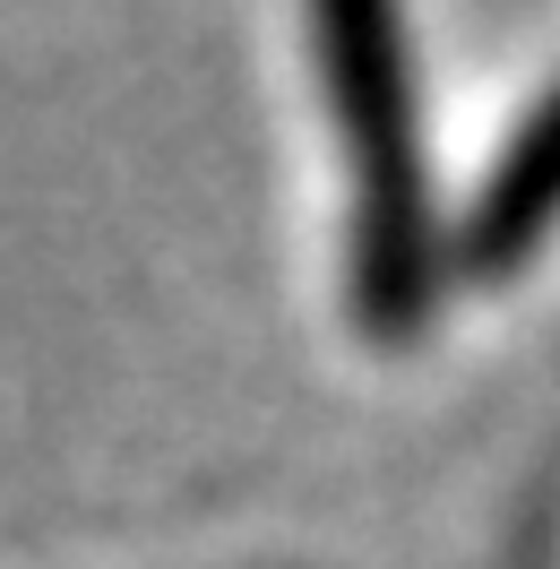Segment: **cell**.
<instances>
[{
	"mask_svg": "<svg viewBox=\"0 0 560 569\" xmlns=\"http://www.w3.org/2000/svg\"><path fill=\"white\" fill-rule=\"evenodd\" d=\"M552 233H560V78L526 104L509 147L491 156L483 190L449 224V277L509 284V277H526V259L552 242Z\"/></svg>",
	"mask_w": 560,
	"mask_h": 569,
	"instance_id": "7a4b0ae2",
	"label": "cell"
},
{
	"mask_svg": "<svg viewBox=\"0 0 560 569\" xmlns=\"http://www.w3.org/2000/svg\"><path fill=\"white\" fill-rule=\"evenodd\" d=\"M311 78L337 156L353 173V233H346V293L371 346H414L440 284H449V224L431 199L422 147V70L406 36V0H302Z\"/></svg>",
	"mask_w": 560,
	"mask_h": 569,
	"instance_id": "6da1fadb",
	"label": "cell"
}]
</instances>
